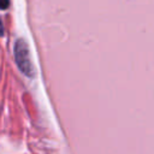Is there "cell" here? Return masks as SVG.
Returning a JSON list of instances; mask_svg holds the SVG:
<instances>
[{
	"label": "cell",
	"instance_id": "7a4b0ae2",
	"mask_svg": "<svg viewBox=\"0 0 154 154\" xmlns=\"http://www.w3.org/2000/svg\"><path fill=\"white\" fill-rule=\"evenodd\" d=\"M7 7V2H6V0H2V8H6Z\"/></svg>",
	"mask_w": 154,
	"mask_h": 154
},
{
	"label": "cell",
	"instance_id": "6da1fadb",
	"mask_svg": "<svg viewBox=\"0 0 154 154\" xmlns=\"http://www.w3.org/2000/svg\"><path fill=\"white\" fill-rule=\"evenodd\" d=\"M14 57H16V61H17L19 69L25 75L32 76L34 75V69H32L30 59H29L28 47H26V45H25V42L23 40L17 41L16 47H14Z\"/></svg>",
	"mask_w": 154,
	"mask_h": 154
}]
</instances>
